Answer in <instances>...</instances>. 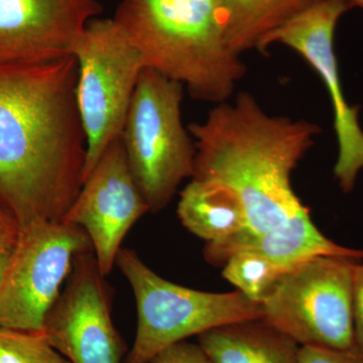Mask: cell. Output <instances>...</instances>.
I'll return each instance as SVG.
<instances>
[{
  "instance_id": "3957f363",
  "label": "cell",
  "mask_w": 363,
  "mask_h": 363,
  "mask_svg": "<svg viewBox=\"0 0 363 363\" xmlns=\"http://www.w3.org/2000/svg\"><path fill=\"white\" fill-rule=\"evenodd\" d=\"M113 20L145 68L185 85L196 100L226 102L247 73L227 45L218 0H123Z\"/></svg>"
},
{
  "instance_id": "d6986e66",
  "label": "cell",
  "mask_w": 363,
  "mask_h": 363,
  "mask_svg": "<svg viewBox=\"0 0 363 363\" xmlns=\"http://www.w3.org/2000/svg\"><path fill=\"white\" fill-rule=\"evenodd\" d=\"M23 228L13 212L0 202V286L20 245Z\"/></svg>"
},
{
  "instance_id": "4fadbf2b",
  "label": "cell",
  "mask_w": 363,
  "mask_h": 363,
  "mask_svg": "<svg viewBox=\"0 0 363 363\" xmlns=\"http://www.w3.org/2000/svg\"><path fill=\"white\" fill-rule=\"evenodd\" d=\"M240 252L255 253L286 269L320 255L363 259L362 250L341 247L327 238L313 223L308 208L266 233L242 229L223 240L207 242L203 250L205 259L216 267H223L229 257Z\"/></svg>"
},
{
  "instance_id": "44dd1931",
  "label": "cell",
  "mask_w": 363,
  "mask_h": 363,
  "mask_svg": "<svg viewBox=\"0 0 363 363\" xmlns=\"http://www.w3.org/2000/svg\"><path fill=\"white\" fill-rule=\"evenodd\" d=\"M150 363H213L199 344L188 341L174 344L162 351Z\"/></svg>"
},
{
  "instance_id": "7a4b0ae2",
  "label": "cell",
  "mask_w": 363,
  "mask_h": 363,
  "mask_svg": "<svg viewBox=\"0 0 363 363\" xmlns=\"http://www.w3.org/2000/svg\"><path fill=\"white\" fill-rule=\"evenodd\" d=\"M188 130L196 147L193 180L230 189L245 209L247 230L266 233L307 208L291 180L321 133L316 123L271 116L252 93L240 92Z\"/></svg>"
},
{
  "instance_id": "e0dca14e",
  "label": "cell",
  "mask_w": 363,
  "mask_h": 363,
  "mask_svg": "<svg viewBox=\"0 0 363 363\" xmlns=\"http://www.w3.org/2000/svg\"><path fill=\"white\" fill-rule=\"evenodd\" d=\"M289 269L252 252H240L227 259L222 277L250 300L260 303Z\"/></svg>"
},
{
  "instance_id": "5b68a950",
  "label": "cell",
  "mask_w": 363,
  "mask_h": 363,
  "mask_svg": "<svg viewBox=\"0 0 363 363\" xmlns=\"http://www.w3.org/2000/svg\"><path fill=\"white\" fill-rule=\"evenodd\" d=\"M181 83L145 68L140 73L121 140L150 212L164 209L185 179H192L195 142L182 121Z\"/></svg>"
},
{
  "instance_id": "8fae6325",
  "label": "cell",
  "mask_w": 363,
  "mask_h": 363,
  "mask_svg": "<svg viewBox=\"0 0 363 363\" xmlns=\"http://www.w3.org/2000/svg\"><path fill=\"white\" fill-rule=\"evenodd\" d=\"M147 212L150 208L131 172L121 136L86 177L63 221L84 229L100 272L106 277L116 266L126 234Z\"/></svg>"
},
{
  "instance_id": "6da1fadb",
  "label": "cell",
  "mask_w": 363,
  "mask_h": 363,
  "mask_svg": "<svg viewBox=\"0 0 363 363\" xmlns=\"http://www.w3.org/2000/svg\"><path fill=\"white\" fill-rule=\"evenodd\" d=\"M73 55L0 65V202L21 228L63 221L83 185L86 136Z\"/></svg>"
},
{
  "instance_id": "9a60e30c",
  "label": "cell",
  "mask_w": 363,
  "mask_h": 363,
  "mask_svg": "<svg viewBox=\"0 0 363 363\" xmlns=\"http://www.w3.org/2000/svg\"><path fill=\"white\" fill-rule=\"evenodd\" d=\"M179 219L191 233L214 242L247 227L245 209L230 189L209 182L191 180L180 192Z\"/></svg>"
},
{
  "instance_id": "7402d4cb",
  "label": "cell",
  "mask_w": 363,
  "mask_h": 363,
  "mask_svg": "<svg viewBox=\"0 0 363 363\" xmlns=\"http://www.w3.org/2000/svg\"><path fill=\"white\" fill-rule=\"evenodd\" d=\"M353 319L355 344L363 351V264L355 267L353 281Z\"/></svg>"
},
{
  "instance_id": "ac0fdd59",
  "label": "cell",
  "mask_w": 363,
  "mask_h": 363,
  "mask_svg": "<svg viewBox=\"0 0 363 363\" xmlns=\"http://www.w3.org/2000/svg\"><path fill=\"white\" fill-rule=\"evenodd\" d=\"M0 363H71L43 331L0 328Z\"/></svg>"
},
{
  "instance_id": "277c9868",
  "label": "cell",
  "mask_w": 363,
  "mask_h": 363,
  "mask_svg": "<svg viewBox=\"0 0 363 363\" xmlns=\"http://www.w3.org/2000/svg\"><path fill=\"white\" fill-rule=\"evenodd\" d=\"M116 264L133 289L138 312L135 341L123 363H150L162 351L191 336L264 318L262 304L240 291L209 293L177 285L128 248H121Z\"/></svg>"
},
{
  "instance_id": "603a6c76",
  "label": "cell",
  "mask_w": 363,
  "mask_h": 363,
  "mask_svg": "<svg viewBox=\"0 0 363 363\" xmlns=\"http://www.w3.org/2000/svg\"><path fill=\"white\" fill-rule=\"evenodd\" d=\"M347 1L350 2L352 6H358L363 9V0H347Z\"/></svg>"
},
{
  "instance_id": "7c38bea8",
  "label": "cell",
  "mask_w": 363,
  "mask_h": 363,
  "mask_svg": "<svg viewBox=\"0 0 363 363\" xmlns=\"http://www.w3.org/2000/svg\"><path fill=\"white\" fill-rule=\"evenodd\" d=\"M101 11L98 0H0V65L71 56L86 26Z\"/></svg>"
},
{
  "instance_id": "9c48e42d",
  "label": "cell",
  "mask_w": 363,
  "mask_h": 363,
  "mask_svg": "<svg viewBox=\"0 0 363 363\" xmlns=\"http://www.w3.org/2000/svg\"><path fill=\"white\" fill-rule=\"evenodd\" d=\"M352 7L347 0H318L267 35L259 48L267 55L269 45H285L300 54L321 78L330 97L338 142L334 175L345 193L354 188L363 169V130L358 121L360 106H350L344 97L334 35L341 16Z\"/></svg>"
},
{
  "instance_id": "ba28073f",
  "label": "cell",
  "mask_w": 363,
  "mask_h": 363,
  "mask_svg": "<svg viewBox=\"0 0 363 363\" xmlns=\"http://www.w3.org/2000/svg\"><path fill=\"white\" fill-rule=\"evenodd\" d=\"M93 250L84 229L67 222H40L23 229L0 286V328L43 331L78 253Z\"/></svg>"
},
{
  "instance_id": "8992f818",
  "label": "cell",
  "mask_w": 363,
  "mask_h": 363,
  "mask_svg": "<svg viewBox=\"0 0 363 363\" xmlns=\"http://www.w3.org/2000/svg\"><path fill=\"white\" fill-rule=\"evenodd\" d=\"M359 262L329 255L300 262L262 301V319L300 346L353 347V281Z\"/></svg>"
},
{
  "instance_id": "52a82bcc",
  "label": "cell",
  "mask_w": 363,
  "mask_h": 363,
  "mask_svg": "<svg viewBox=\"0 0 363 363\" xmlns=\"http://www.w3.org/2000/svg\"><path fill=\"white\" fill-rule=\"evenodd\" d=\"M72 55L77 61L76 99L87 145L84 182L104 150L121 138L145 65L113 18L91 21Z\"/></svg>"
},
{
  "instance_id": "5bb4252c",
  "label": "cell",
  "mask_w": 363,
  "mask_h": 363,
  "mask_svg": "<svg viewBox=\"0 0 363 363\" xmlns=\"http://www.w3.org/2000/svg\"><path fill=\"white\" fill-rule=\"evenodd\" d=\"M213 363H300V347L264 319L235 322L198 336Z\"/></svg>"
},
{
  "instance_id": "ffe728a7",
  "label": "cell",
  "mask_w": 363,
  "mask_h": 363,
  "mask_svg": "<svg viewBox=\"0 0 363 363\" xmlns=\"http://www.w3.org/2000/svg\"><path fill=\"white\" fill-rule=\"evenodd\" d=\"M300 363H363V351L357 345L346 350L301 346Z\"/></svg>"
},
{
  "instance_id": "2e32d148",
  "label": "cell",
  "mask_w": 363,
  "mask_h": 363,
  "mask_svg": "<svg viewBox=\"0 0 363 363\" xmlns=\"http://www.w3.org/2000/svg\"><path fill=\"white\" fill-rule=\"evenodd\" d=\"M318 0H218L227 45L235 54L257 50L262 40Z\"/></svg>"
},
{
  "instance_id": "30bf717a",
  "label": "cell",
  "mask_w": 363,
  "mask_h": 363,
  "mask_svg": "<svg viewBox=\"0 0 363 363\" xmlns=\"http://www.w3.org/2000/svg\"><path fill=\"white\" fill-rule=\"evenodd\" d=\"M111 288L93 250L78 253L43 332L71 363H123L126 346L111 317Z\"/></svg>"
}]
</instances>
